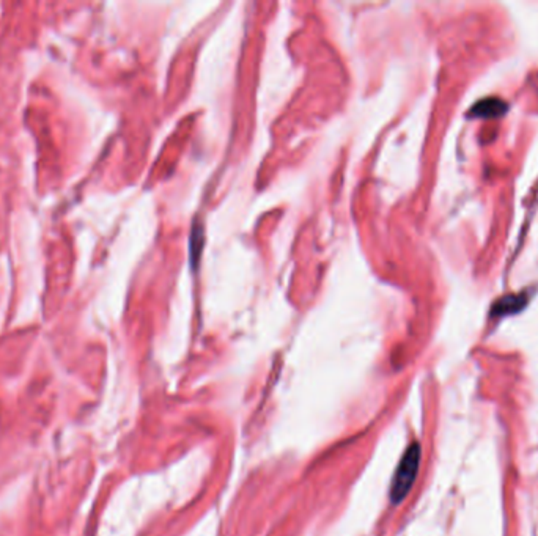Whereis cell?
<instances>
[{
	"mask_svg": "<svg viewBox=\"0 0 538 536\" xmlns=\"http://www.w3.org/2000/svg\"><path fill=\"white\" fill-rule=\"evenodd\" d=\"M419 466H421V446H419V444H412L405 451L397 467V472L394 475L392 487H390V497H392L394 503L403 502L407 492L411 491L419 472Z\"/></svg>",
	"mask_w": 538,
	"mask_h": 536,
	"instance_id": "obj_1",
	"label": "cell"
},
{
	"mask_svg": "<svg viewBox=\"0 0 538 536\" xmlns=\"http://www.w3.org/2000/svg\"><path fill=\"white\" fill-rule=\"evenodd\" d=\"M505 104L501 99H483L480 103L474 106V109L471 110V114L474 117H483V118H493L501 114H504Z\"/></svg>",
	"mask_w": 538,
	"mask_h": 536,
	"instance_id": "obj_2",
	"label": "cell"
}]
</instances>
